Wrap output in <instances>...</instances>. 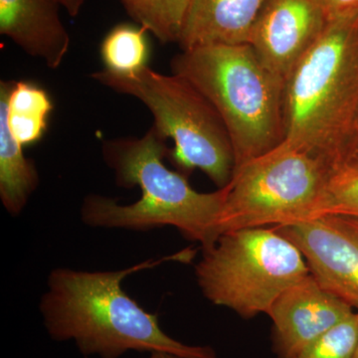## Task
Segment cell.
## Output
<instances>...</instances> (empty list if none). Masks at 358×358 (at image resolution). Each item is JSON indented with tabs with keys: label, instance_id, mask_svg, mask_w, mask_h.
<instances>
[{
	"label": "cell",
	"instance_id": "22",
	"mask_svg": "<svg viewBox=\"0 0 358 358\" xmlns=\"http://www.w3.org/2000/svg\"><path fill=\"white\" fill-rule=\"evenodd\" d=\"M148 358H181L178 355H171V353L162 352H154L150 353Z\"/></svg>",
	"mask_w": 358,
	"mask_h": 358
},
{
	"label": "cell",
	"instance_id": "1",
	"mask_svg": "<svg viewBox=\"0 0 358 358\" xmlns=\"http://www.w3.org/2000/svg\"><path fill=\"white\" fill-rule=\"evenodd\" d=\"M188 252L108 272L52 271L40 310L52 339L73 341L85 355L120 358L128 352H162L181 358H218L211 346L187 345L162 331L159 317L147 312L122 287L124 278Z\"/></svg>",
	"mask_w": 358,
	"mask_h": 358
},
{
	"label": "cell",
	"instance_id": "23",
	"mask_svg": "<svg viewBox=\"0 0 358 358\" xmlns=\"http://www.w3.org/2000/svg\"><path fill=\"white\" fill-rule=\"evenodd\" d=\"M358 313V312H357ZM355 358H358V346H357V353H355Z\"/></svg>",
	"mask_w": 358,
	"mask_h": 358
},
{
	"label": "cell",
	"instance_id": "10",
	"mask_svg": "<svg viewBox=\"0 0 358 358\" xmlns=\"http://www.w3.org/2000/svg\"><path fill=\"white\" fill-rule=\"evenodd\" d=\"M355 313L308 275L282 292L267 313L273 322V352L293 358Z\"/></svg>",
	"mask_w": 358,
	"mask_h": 358
},
{
	"label": "cell",
	"instance_id": "7",
	"mask_svg": "<svg viewBox=\"0 0 358 358\" xmlns=\"http://www.w3.org/2000/svg\"><path fill=\"white\" fill-rule=\"evenodd\" d=\"M205 298L242 319L267 313L278 296L310 275L300 250L273 228L224 232L195 267Z\"/></svg>",
	"mask_w": 358,
	"mask_h": 358
},
{
	"label": "cell",
	"instance_id": "4",
	"mask_svg": "<svg viewBox=\"0 0 358 358\" xmlns=\"http://www.w3.org/2000/svg\"><path fill=\"white\" fill-rule=\"evenodd\" d=\"M171 67L217 110L234 148V171L285 141V82L263 64L251 45L181 50Z\"/></svg>",
	"mask_w": 358,
	"mask_h": 358
},
{
	"label": "cell",
	"instance_id": "17",
	"mask_svg": "<svg viewBox=\"0 0 358 358\" xmlns=\"http://www.w3.org/2000/svg\"><path fill=\"white\" fill-rule=\"evenodd\" d=\"M358 346V313L341 322L293 358H355Z\"/></svg>",
	"mask_w": 358,
	"mask_h": 358
},
{
	"label": "cell",
	"instance_id": "15",
	"mask_svg": "<svg viewBox=\"0 0 358 358\" xmlns=\"http://www.w3.org/2000/svg\"><path fill=\"white\" fill-rule=\"evenodd\" d=\"M147 33L140 25L119 24L110 29L100 48L105 69L129 75L147 67L150 54Z\"/></svg>",
	"mask_w": 358,
	"mask_h": 358
},
{
	"label": "cell",
	"instance_id": "14",
	"mask_svg": "<svg viewBox=\"0 0 358 358\" xmlns=\"http://www.w3.org/2000/svg\"><path fill=\"white\" fill-rule=\"evenodd\" d=\"M38 183L36 166L9 131L6 103L0 99V199L9 214L21 213Z\"/></svg>",
	"mask_w": 358,
	"mask_h": 358
},
{
	"label": "cell",
	"instance_id": "21",
	"mask_svg": "<svg viewBox=\"0 0 358 358\" xmlns=\"http://www.w3.org/2000/svg\"><path fill=\"white\" fill-rule=\"evenodd\" d=\"M59 6L65 9L71 17H77L83 8L86 0H56Z\"/></svg>",
	"mask_w": 358,
	"mask_h": 358
},
{
	"label": "cell",
	"instance_id": "5",
	"mask_svg": "<svg viewBox=\"0 0 358 358\" xmlns=\"http://www.w3.org/2000/svg\"><path fill=\"white\" fill-rule=\"evenodd\" d=\"M92 79L113 91L134 96L147 106L154 128L174 143L169 157L182 173L199 169L218 188L233 178L235 155L227 129L210 101L185 78L162 74L150 66L134 74L103 69Z\"/></svg>",
	"mask_w": 358,
	"mask_h": 358
},
{
	"label": "cell",
	"instance_id": "2",
	"mask_svg": "<svg viewBox=\"0 0 358 358\" xmlns=\"http://www.w3.org/2000/svg\"><path fill=\"white\" fill-rule=\"evenodd\" d=\"M166 138L152 127L141 138L105 141L103 159L114 171L115 183L138 186L141 196L129 205L98 194H90L81 208L82 220L93 227L148 231L173 226L188 240L208 248L219 237V218L228 185L214 192L193 189L185 174L164 164L169 157Z\"/></svg>",
	"mask_w": 358,
	"mask_h": 358
},
{
	"label": "cell",
	"instance_id": "8",
	"mask_svg": "<svg viewBox=\"0 0 358 358\" xmlns=\"http://www.w3.org/2000/svg\"><path fill=\"white\" fill-rule=\"evenodd\" d=\"M274 228L300 250L315 281L358 312V217L324 214Z\"/></svg>",
	"mask_w": 358,
	"mask_h": 358
},
{
	"label": "cell",
	"instance_id": "13",
	"mask_svg": "<svg viewBox=\"0 0 358 358\" xmlns=\"http://www.w3.org/2000/svg\"><path fill=\"white\" fill-rule=\"evenodd\" d=\"M0 99L6 103L7 124L22 147L43 138L53 103L38 85L28 81H0Z\"/></svg>",
	"mask_w": 358,
	"mask_h": 358
},
{
	"label": "cell",
	"instance_id": "20",
	"mask_svg": "<svg viewBox=\"0 0 358 358\" xmlns=\"http://www.w3.org/2000/svg\"><path fill=\"white\" fill-rule=\"evenodd\" d=\"M358 171V115L346 143L343 166L339 171Z\"/></svg>",
	"mask_w": 358,
	"mask_h": 358
},
{
	"label": "cell",
	"instance_id": "6",
	"mask_svg": "<svg viewBox=\"0 0 358 358\" xmlns=\"http://www.w3.org/2000/svg\"><path fill=\"white\" fill-rule=\"evenodd\" d=\"M334 174L326 160L282 141L234 171L219 218V234L282 227L322 216Z\"/></svg>",
	"mask_w": 358,
	"mask_h": 358
},
{
	"label": "cell",
	"instance_id": "9",
	"mask_svg": "<svg viewBox=\"0 0 358 358\" xmlns=\"http://www.w3.org/2000/svg\"><path fill=\"white\" fill-rule=\"evenodd\" d=\"M329 22L322 0H267L249 44L263 64L286 84Z\"/></svg>",
	"mask_w": 358,
	"mask_h": 358
},
{
	"label": "cell",
	"instance_id": "3",
	"mask_svg": "<svg viewBox=\"0 0 358 358\" xmlns=\"http://www.w3.org/2000/svg\"><path fill=\"white\" fill-rule=\"evenodd\" d=\"M358 115V16L329 21L284 91L285 141L338 173Z\"/></svg>",
	"mask_w": 358,
	"mask_h": 358
},
{
	"label": "cell",
	"instance_id": "11",
	"mask_svg": "<svg viewBox=\"0 0 358 358\" xmlns=\"http://www.w3.org/2000/svg\"><path fill=\"white\" fill-rule=\"evenodd\" d=\"M59 7L56 0H0V33L27 55L57 69L71 45Z\"/></svg>",
	"mask_w": 358,
	"mask_h": 358
},
{
	"label": "cell",
	"instance_id": "12",
	"mask_svg": "<svg viewBox=\"0 0 358 358\" xmlns=\"http://www.w3.org/2000/svg\"><path fill=\"white\" fill-rule=\"evenodd\" d=\"M267 0H189L178 44L181 50L205 45L249 44Z\"/></svg>",
	"mask_w": 358,
	"mask_h": 358
},
{
	"label": "cell",
	"instance_id": "16",
	"mask_svg": "<svg viewBox=\"0 0 358 358\" xmlns=\"http://www.w3.org/2000/svg\"><path fill=\"white\" fill-rule=\"evenodd\" d=\"M129 17L160 43H178L189 0H120Z\"/></svg>",
	"mask_w": 358,
	"mask_h": 358
},
{
	"label": "cell",
	"instance_id": "18",
	"mask_svg": "<svg viewBox=\"0 0 358 358\" xmlns=\"http://www.w3.org/2000/svg\"><path fill=\"white\" fill-rule=\"evenodd\" d=\"M358 217V171H339L329 183L324 214Z\"/></svg>",
	"mask_w": 358,
	"mask_h": 358
},
{
	"label": "cell",
	"instance_id": "19",
	"mask_svg": "<svg viewBox=\"0 0 358 358\" xmlns=\"http://www.w3.org/2000/svg\"><path fill=\"white\" fill-rule=\"evenodd\" d=\"M329 21L358 16V0H322Z\"/></svg>",
	"mask_w": 358,
	"mask_h": 358
}]
</instances>
